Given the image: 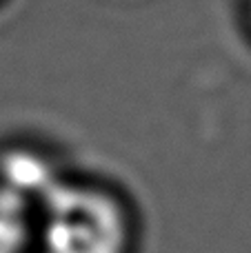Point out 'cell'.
I'll use <instances>...</instances> for the list:
<instances>
[{
	"label": "cell",
	"mask_w": 251,
	"mask_h": 253,
	"mask_svg": "<svg viewBox=\"0 0 251 253\" xmlns=\"http://www.w3.org/2000/svg\"><path fill=\"white\" fill-rule=\"evenodd\" d=\"M44 253H125L129 224L109 193L58 180L40 200Z\"/></svg>",
	"instance_id": "6da1fadb"
},
{
	"label": "cell",
	"mask_w": 251,
	"mask_h": 253,
	"mask_svg": "<svg viewBox=\"0 0 251 253\" xmlns=\"http://www.w3.org/2000/svg\"><path fill=\"white\" fill-rule=\"evenodd\" d=\"M56 182L58 180L51 173L47 162L29 151L9 153L2 160V182L0 184L9 187L29 202L31 198L42 200Z\"/></svg>",
	"instance_id": "7a4b0ae2"
},
{
	"label": "cell",
	"mask_w": 251,
	"mask_h": 253,
	"mask_svg": "<svg viewBox=\"0 0 251 253\" xmlns=\"http://www.w3.org/2000/svg\"><path fill=\"white\" fill-rule=\"evenodd\" d=\"M29 236V200L0 184V253H22Z\"/></svg>",
	"instance_id": "3957f363"
}]
</instances>
